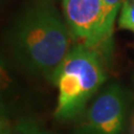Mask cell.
<instances>
[{"label":"cell","instance_id":"4","mask_svg":"<svg viewBox=\"0 0 134 134\" xmlns=\"http://www.w3.org/2000/svg\"><path fill=\"white\" fill-rule=\"evenodd\" d=\"M63 10L73 39L103 57L102 0H63Z\"/></svg>","mask_w":134,"mask_h":134},{"label":"cell","instance_id":"3","mask_svg":"<svg viewBox=\"0 0 134 134\" xmlns=\"http://www.w3.org/2000/svg\"><path fill=\"white\" fill-rule=\"evenodd\" d=\"M129 98L125 91L112 84L81 114L72 134H123Z\"/></svg>","mask_w":134,"mask_h":134},{"label":"cell","instance_id":"2","mask_svg":"<svg viewBox=\"0 0 134 134\" xmlns=\"http://www.w3.org/2000/svg\"><path fill=\"white\" fill-rule=\"evenodd\" d=\"M106 78L103 57L83 45H74L57 74L55 85L58 87V99L55 117L59 121H69L81 116Z\"/></svg>","mask_w":134,"mask_h":134},{"label":"cell","instance_id":"7","mask_svg":"<svg viewBox=\"0 0 134 134\" xmlns=\"http://www.w3.org/2000/svg\"><path fill=\"white\" fill-rule=\"evenodd\" d=\"M119 25L123 29L134 31V0H123Z\"/></svg>","mask_w":134,"mask_h":134},{"label":"cell","instance_id":"6","mask_svg":"<svg viewBox=\"0 0 134 134\" xmlns=\"http://www.w3.org/2000/svg\"><path fill=\"white\" fill-rule=\"evenodd\" d=\"M9 134H53L31 116L19 117L15 123H10Z\"/></svg>","mask_w":134,"mask_h":134},{"label":"cell","instance_id":"9","mask_svg":"<svg viewBox=\"0 0 134 134\" xmlns=\"http://www.w3.org/2000/svg\"><path fill=\"white\" fill-rule=\"evenodd\" d=\"M133 125H134V123H133Z\"/></svg>","mask_w":134,"mask_h":134},{"label":"cell","instance_id":"1","mask_svg":"<svg viewBox=\"0 0 134 134\" xmlns=\"http://www.w3.org/2000/svg\"><path fill=\"white\" fill-rule=\"evenodd\" d=\"M8 38L20 65L55 85L58 70L73 47V37L50 0H37L25 8Z\"/></svg>","mask_w":134,"mask_h":134},{"label":"cell","instance_id":"5","mask_svg":"<svg viewBox=\"0 0 134 134\" xmlns=\"http://www.w3.org/2000/svg\"><path fill=\"white\" fill-rule=\"evenodd\" d=\"M103 17H102V46L103 57H108L112 52L113 29L116 17L121 10L123 0H102Z\"/></svg>","mask_w":134,"mask_h":134},{"label":"cell","instance_id":"8","mask_svg":"<svg viewBox=\"0 0 134 134\" xmlns=\"http://www.w3.org/2000/svg\"><path fill=\"white\" fill-rule=\"evenodd\" d=\"M10 122L8 120L7 115L2 113L1 114V122H0V134H9Z\"/></svg>","mask_w":134,"mask_h":134}]
</instances>
